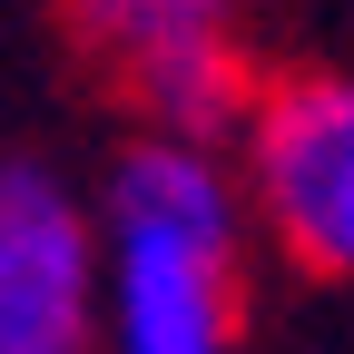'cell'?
<instances>
[{"instance_id": "3", "label": "cell", "mask_w": 354, "mask_h": 354, "mask_svg": "<svg viewBox=\"0 0 354 354\" xmlns=\"http://www.w3.org/2000/svg\"><path fill=\"white\" fill-rule=\"evenodd\" d=\"M59 20L88 59H99L128 99L148 109V128L177 138H227L246 118V0H59Z\"/></svg>"}, {"instance_id": "4", "label": "cell", "mask_w": 354, "mask_h": 354, "mask_svg": "<svg viewBox=\"0 0 354 354\" xmlns=\"http://www.w3.org/2000/svg\"><path fill=\"white\" fill-rule=\"evenodd\" d=\"M0 354H99V207L50 158H0Z\"/></svg>"}, {"instance_id": "1", "label": "cell", "mask_w": 354, "mask_h": 354, "mask_svg": "<svg viewBox=\"0 0 354 354\" xmlns=\"http://www.w3.org/2000/svg\"><path fill=\"white\" fill-rule=\"evenodd\" d=\"M246 187L216 138L148 128L99 197V354H236Z\"/></svg>"}, {"instance_id": "2", "label": "cell", "mask_w": 354, "mask_h": 354, "mask_svg": "<svg viewBox=\"0 0 354 354\" xmlns=\"http://www.w3.org/2000/svg\"><path fill=\"white\" fill-rule=\"evenodd\" d=\"M236 187L246 216L276 236L305 276L354 286V69L266 79L236 118Z\"/></svg>"}]
</instances>
